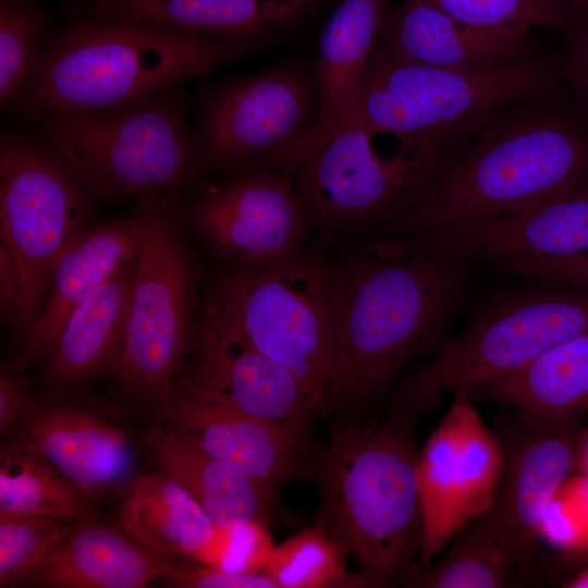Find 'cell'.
Returning a JSON list of instances; mask_svg holds the SVG:
<instances>
[{"label":"cell","mask_w":588,"mask_h":588,"mask_svg":"<svg viewBox=\"0 0 588 588\" xmlns=\"http://www.w3.org/2000/svg\"><path fill=\"white\" fill-rule=\"evenodd\" d=\"M41 21L27 7L1 0L0 4V101L22 94L32 79L37 56Z\"/></svg>","instance_id":"35"},{"label":"cell","mask_w":588,"mask_h":588,"mask_svg":"<svg viewBox=\"0 0 588 588\" xmlns=\"http://www.w3.org/2000/svg\"><path fill=\"white\" fill-rule=\"evenodd\" d=\"M85 191L52 150L20 138L1 142V311L22 344L59 261L87 229Z\"/></svg>","instance_id":"7"},{"label":"cell","mask_w":588,"mask_h":588,"mask_svg":"<svg viewBox=\"0 0 588 588\" xmlns=\"http://www.w3.org/2000/svg\"><path fill=\"white\" fill-rule=\"evenodd\" d=\"M588 566V542L567 551H560L552 558L541 560L543 581L562 583L578 569Z\"/></svg>","instance_id":"42"},{"label":"cell","mask_w":588,"mask_h":588,"mask_svg":"<svg viewBox=\"0 0 588 588\" xmlns=\"http://www.w3.org/2000/svg\"><path fill=\"white\" fill-rule=\"evenodd\" d=\"M135 267L136 256L73 311L46 359L50 383L72 387L108 366L117 367L128 324Z\"/></svg>","instance_id":"27"},{"label":"cell","mask_w":588,"mask_h":588,"mask_svg":"<svg viewBox=\"0 0 588 588\" xmlns=\"http://www.w3.org/2000/svg\"><path fill=\"white\" fill-rule=\"evenodd\" d=\"M530 29L476 26L404 0L385 11L377 48L397 59L437 66H493L539 51Z\"/></svg>","instance_id":"18"},{"label":"cell","mask_w":588,"mask_h":588,"mask_svg":"<svg viewBox=\"0 0 588 588\" xmlns=\"http://www.w3.org/2000/svg\"><path fill=\"white\" fill-rule=\"evenodd\" d=\"M383 401L373 419L329 421L328 443L316 460L314 516L344 546L370 587H406L420 568V415L400 401Z\"/></svg>","instance_id":"3"},{"label":"cell","mask_w":588,"mask_h":588,"mask_svg":"<svg viewBox=\"0 0 588 588\" xmlns=\"http://www.w3.org/2000/svg\"><path fill=\"white\" fill-rule=\"evenodd\" d=\"M560 491L572 502L588 525V475L581 474L565 480Z\"/></svg>","instance_id":"43"},{"label":"cell","mask_w":588,"mask_h":588,"mask_svg":"<svg viewBox=\"0 0 588 588\" xmlns=\"http://www.w3.org/2000/svg\"><path fill=\"white\" fill-rule=\"evenodd\" d=\"M15 430V443L48 460L90 500L121 482L132 467L126 434L82 407H32Z\"/></svg>","instance_id":"21"},{"label":"cell","mask_w":588,"mask_h":588,"mask_svg":"<svg viewBox=\"0 0 588 588\" xmlns=\"http://www.w3.org/2000/svg\"><path fill=\"white\" fill-rule=\"evenodd\" d=\"M453 394L442 420L427 439L416 464L422 518L419 566L426 567L454 538L452 511L457 479L458 449L466 402L464 389Z\"/></svg>","instance_id":"28"},{"label":"cell","mask_w":588,"mask_h":588,"mask_svg":"<svg viewBox=\"0 0 588 588\" xmlns=\"http://www.w3.org/2000/svg\"><path fill=\"white\" fill-rule=\"evenodd\" d=\"M561 87L560 60L548 50L493 66L448 68L376 46L350 123L400 138L464 143L506 109Z\"/></svg>","instance_id":"5"},{"label":"cell","mask_w":588,"mask_h":588,"mask_svg":"<svg viewBox=\"0 0 588 588\" xmlns=\"http://www.w3.org/2000/svg\"><path fill=\"white\" fill-rule=\"evenodd\" d=\"M182 560L161 558L121 529L76 518L23 585L45 588H143L176 573Z\"/></svg>","instance_id":"20"},{"label":"cell","mask_w":588,"mask_h":588,"mask_svg":"<svg viewBox=\"0 0 588 588\" xmlns=\"http://www.w3.org/2000/svg\"><path fill=\"white\" fill-rule=\"evenodd\" d=\"M174 89L117 107L49 115L51 150L98 196L145 201L179 189L196 152Z\"/></svg>","instance_id":"8"},{"label":"cell","mask_w":588,"mask_h":588,"mask_svg":"<svg viewBox=\"0 0 588 588\" xmlns=\"http://www.w3.org/2000/svg\"><path fill=\"white\" fill-rule=\"evenodd\" d=\"M91 501L40 454L15 442L1 452L0 516L76 519L90 513Z\"/></svg>","instance_id":"29"},{"label":"cell","mask_w":588,"mask_h":588,"mask_svg":"<svg viewBox=\"0 0 588 588\" xmlns=\"http://www.w3.org/2000/svg\"><path fill=\"white\" fill-rule=\"evenodd\" d=\"M157 407L179 436L265 486L315 477L316 458L292 436L231 404L175 387Z\"/></svg>","instance_id":"16"},{"label":"cell","mask_w":588,"mask_h":588,"mask_svg":"<svg viewBox=\"0 0 588 588\" xmlns=\"http://www.w3.org/2000/svg\"><path fill=\"white\" fill-rule=\"evenodd\" d=\"M527 280L477 307L465 328L411 367L388 396L422 415L446 393L520 367L588 333V289Z\"/></svg>","instance_id":"6"},{"label":"cell","mask_w":588,"mask_h":588,"mask_svg":"<svg viewBox=\"0 0 588 588\" xmlns=\"http://www.w3.org/2000/svg\"><path fill=\"white\" fill-rule=\"evenodd\" d=\"M540 536L560 551L575 549L588 541V525L560 489L540 516Z\"/></svg>","instance_id":"38"},{"label":"cell","mask_w":588,"mask_h":588,"mask_svg":"<svg viewBox=\"0 0 588 588\" xmlns=\"http://www.w3.org/2000/svg\"><path fill=\"white\" fill-rule=\"evenodd\" d=\"M427 245L485 261L562 258L588 254V177L571 183L518 211L479 223Z\"/></svg>","instance_id":"19"},{"label":"cell","mask_w":588,"mask_h":588,"mask_svg":"<svg viewBox=\"0 0 588 588\" xmlns=\"http://www.w3.org/2000/svg\"><path fill=\"white\" fill-rule=\"evenodd\" d=\"M61 33L23 90L47 117L121 106L252 54L262 40H232L105 17Z\"/></svg>","instance_id":"4"},{"label":"cell","mask_w":588,"mask_h":588,"mask_svg":"<svg viewBox=\"0 0 588 588\" xmlns=\"http://www.w3.org/2000/svg\"><path fill=\"white\" fill-rule=\"evenodd\" d=\"M565 56L560 60L561 81L588 118V22L566 38Z\"/></svg>","instance_id":"40"},{"label":"cell","mask_w":588,"mask_h":588,"mask_svg":"<svg viewBox=\"0 0 588 588\" xmlns=\"http://www.w3.org/2000/svg\"><path fill=\"white\" fill-rule=\"evenodd\" d=\"M573 13L575 28L588 22V0H565ZM575 30V29H574Z\"/></svg>","instance_id":"45"},{"label":"cell","mask_w":588,"mask_h":588,"mask_svg":"<svg viewBox=\"0 0 588 588\" xmlns=\"http://www.w3.org/2000/svg\"><path fill=\"white\" fill-rule=\"evenodd\" d=\"M561 584L565 588H588V566L578 569Z\"/></svg>","instance_id":"46"},{"label":"cell","mask_w":588,"mask_h":588,"mask_svg":"<svg viewBox=\"0 0 588 588\" xmlns=\"http://www.w3.org/2000/svg\"><path fill=\"white\" fill-rule=\"evenodd\" d=\"M574 466L588 475V431L576 438Z\"/></svg>","instance_id":"44"},{"label":"cell","mask_w":588,"mask_h":588,"mask_svg":"<svg viewBox=\"0 0 588 588\" xmlns=\"http://www.w3.org/2000/svg\"><path fill=\"white\" fill-rule=\"evenodd\" d=\"M118 522L121 530L161 558L224 565L228 529L218 527L181 485L158 469L135 478Z\"/></svg>","instance_id":"23"},{"label":"cell","mask_w":588,"mask_h":588,"mask_svg":"<svg viewBox=\"0 0 588 588\" xmlns=\"http://www.w3.org/2000/svg\"><path fill=\"white\" fill-rule=\"evenodd\" d=\"M172 207V200L158 197L137 209L140 241L134 291L115 367L125 393L156 404L174 390L196 329L193 265Z\"/></svg>","instance_id":"11"},{"label":"cell","mask_w":588,"mask_h":588,"mask_svg":"<svg viewBox=\"0 0 588 588\" xmlns=\"http://www.w3.org/2000/svg\"><path fill=\"white\" fill-rule=\"evenodd\" d=\"M210 299L264 355L287 369L322 414L330 381L329 265L298 255L231 266Z\"/></svg>","instance_id":"10"},{"label":"cell","mask_w":588,"mask_h":588,"mask_svg":"<svg viewBox=\"0 0 588 588\" xmlns=\"http://www.w3.org/2000/svg\"><path fill=\"white\" fill-rule=\"evenodd\" d=\"M344 546L326 528L314 524L275 544L265 573L278 588L370 587L347 566Z\"/></svg>","instance_id":"30"},{"label":"cell","mask_w":588,"mask_h":588,"mask_svg":"<svg viewBox=\"0 0 588 588\" xmlns=\"http://www.w3.org/2000/svg\"><path fill=\"white\" fill-rule=\"evenodd\" d=\"M295 170L250 166L206 187L191 206L193 225L231 266L298 255L309 222L296 192Z\"/></svg>","instance_id":"15"},{"label":"cell","mask_w":588,"mask_h":588,"mask_svg":"<svg viewBox=\"0 0 588 588\" xmlns=\"http://www.w3.org/2000/svg\"><path fill=\"white\" fill-rule=\"evenodd\" d=\"M512 563L486 518L480 515L433 564L418 568L406 587L503 588Z\"/></svg>","instance_id":"31"},{"label":"cell","mask_w":588,"mask_h":588,"mask_svg":"<svg viewBox=\"0 0 588 588\" xmlns=\"http://www.w3.org/2000/svg\"><path fill=\"white\" fill-rule=\"evenodd\" d=\"M585 177L588 118L563 86L493 118L395 222L392 236L445 240Z\"/></svg>","instance_id":"2"},{"label":"cell","mask_w":588,"mask_h":588,"mask_svg":"<svg viewBox=\"0 0 588 588\" xmlns=\"http://www.w3.org/2000/svg\"><path fill=\"white\" fill-rule=\"evenodd\" d=\"M229 530V550L222 569L244 573H264L275 543L265 520H248Z\"/></svg>","instance_id":"36"},{"label":"cell","mask_w":588,"mask_h":588,"mask_svg":"<svg viewBox=\"0 0 588 588\" xmlns=\"http://www.w3.org/2000/svg\"><path fill=\"white\" fill-rule=\"evenodd\" d=\"M503 467L504 455L500 439L487 427L469 399L464 408L458 449L452 511L454 537L490 507Z\"/></svg>","instance_id":"32"},{"label":"cell","mask_w":588,"mask_h":588,"mask_svg":"<svg viewBox=\"0 0 588 588\" xmlns=\"http://www.w3.org/2000/svg\"><path fill=\"white\" fill-rule=\"evenodd\" d=\"M74 520L46 515L0 516V587L22 586Z\"/></svg>","instance_id":"34"},{"label":"cell","mask_w":588,"mask_h":588,"mask_svg":"<svg viewBox=\"0 0 588 588\" xmlns=\"http://www.w3.org/2000/svg\"><path fill=\"white\" fill-rule=\"evenodd\" d=\"M575 426L535 420L513 412L499 420L504 467L487 519L518 576L542 580L540 516L574 467Z\"/></svg>","instance_id":"13"},{"label":"cell","mask_w":588,"mask_h":588,"mask_svg":"<svg viewBox=\"0 0 588 588\" xmlns=\"http://www.w3.org/2000/svg\"><path fill=\"white\" fill-rule=\"evenodd\" d=\"M383 0H342L327 21L318 47L317 112L295 143L257 166L295 170L352 120L385 15Z\"/></svg>","instance_id":"17"},{"label":"cell","mask_w":588,"mask_h":588,"mask_svg":"<svg viewBox=\"0 0 588 588\" xmlns=\"http://www.w3.org/2000/svg\"><path fill=\"white\" fill-rule=\"evenodd\" d=\"M175 387L220 400L277 426L315 458L321 451L311 432L319 411L298 380L256 350L211 299L196 326Z\"/></svg>","instance_id":"12"},{"label":"cell","mask_w":588,"mask_h":588,"mask_svg":"<svg viewBox=\"0 0 588 588\" xmlns=\"http://www.w3.org/2000/svg\"><path fill=\"white\" fill-rule=\"evenodd\" d=\"M486 262L495 271L588 289V254L562 258L510 257Z\"/></svg>","instance_id":"37"},{"label":"cell","mask_w":588,"mask_h":588,"mask_svg":"<svg viewBox=\"0 0 588 588\" xmlns=\"http://www.w3.org/2000/svg\"><path fill=\"white\" fill-rule=\"evenodd\" d=\"M318 0H93L101 16L232 40H264Z\"/></svg>","instance_id":"26"},{"label":"cell","mask_w":588,"mask_h":588,"mask_svg":"<svg viewBox=\"0 0 588 588\" xmlns=\"http://www.w3.org/2000/svg\"><path fill=\"white\" fill-rule=\"evenodd\" d=\"M359 122L345 126L295 170L309 225L328 235L392 226L466 145L440 138H400L389 150Z\"/></svg>","instance_id":"9"},{"label":"cell","mask_w":588,"mask_h":588,"mask_svg":"<svg viewBox=\"0 0 588 588\" xmlns=\"http://www.w3.org/2000/svg\"><path fill=\"white\" fill-rule=\"evenodd\" d=\"M30 405L20 379L2 371L0 376V433L5 436L24 420Z\"/></svg>","instance_id":"41"},{"label":"cell","mask_w":588,"mask_h":588,"mask_svg":"<svg viewBox=\"0 0 588 588\" xmlns=\"http://www.w3.org/2000/svg\"><path fill=\"white\" fill-rule=\"evenodd\" d=\"M461 389L473 402L488 400L535 420L575 426L588 412V333Z\"/></svg>","instance_id":"25"},{"label":"cell","mask_w":588,"mask_h":588,"mask_svg":"<svg viewBox=\"0 0 588 588\" xmlns=\"http://www.w3.org/2000/svg\"><path fill=\"white\" fill-rule=\"evenodd\" d=\"M197 564L182 561L177 572L163 583L185 588H278L265 572L244 574Z\"/></svg>","instance_id":"39"},{"label":"cell","mask_w":588,"mask_h":588,"mask_svg":"<svg viewBox=\"0 0 588 588\" xmlns=\"http://www.w3.org/2000/svg\"><path fill=\"white\" fill-rule=\"evenodd\" d=\"M140 241L138 211L87 228L66 250L53 273L41 311L22 344L20 367L47 359L73 311L122 266L134 258Z\"/></svg>","instance_id":"22"},{"label":"cell","mask_w":588,"mask_h":588,"mask_svg":"<svg viewBox=\"0 0 588 588\" xmlns=\"http://www.w3.org/2000/svg\"><path fill=\"white\" fill-rule=\"evenodd\" d=\"M144 450L156 469L181 485L210 519L226 529L248 520L268 523L275 489L248 477L179 436L167 425L152 428Z\"/></svg>","instance_id":"24"},{"label":"cell","mask_w":588,"mask_h":588,"mask_svg":"<svg viewBox=\"0 0 588 588\" xmlns=\"http://www.w3.org/2000/svg\"><path fill=\"white\" fill-rule=\"evenodd\" d=\"M315 118L313 91L293 66L238 78L204 103L200 161L213 169L260 164L299 139Z\"/></svg>","instance_id":"14"},{"label":"cell","mask_w":588,"mask_h":588,"mask_svg":"<svg viewBox=\"0 0 588 588\" xmlns=\"http://www.w3.org/2000/svg\"><path fill=\"white\" fill-rule=\"evenodd\" d=\"M476 259L394 236L329 265L330 381L322 416L351 421L442 344Z\"/></svg>","instance_id":"1"},{"label":"cell","mask_w":588,"mask_h":588,"mask_svg":"<svg viewBox=\"0 0 588 588\" xmlns=\"http://www.w3.org/2000/svg\"><path fill=\"white\" fill-rule=\"evenodd\" d=\"M428 4L462 22L482 26L547 27L569 37L575 29L565 0H408Z\"/></svg>","instance_id":"33"}]
</instances>
